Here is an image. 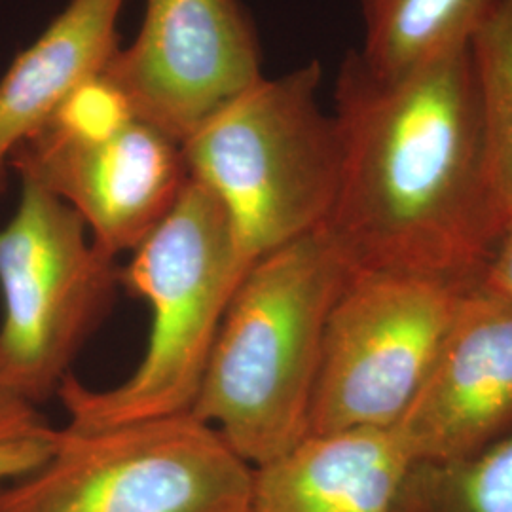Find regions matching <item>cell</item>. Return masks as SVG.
Listing matches in <instances>:
<instances>
[{
	"mask_svg": "<svg viewBox=\"0 0 512 512\" xmlns=\"http://www.w3.org/2000/svg\"><path fill=\"white\" fill-rule=\"evenodd\" d=\"M478 285L512 302V219L497 241L490 260L482 268Z\"/></svg>",
	"mask_w": 512,
	"mask_h": 512,
	"instance_id": "obj_17",
	"label": "cell"
},
{
	"mask_svg": "<svg viewBox=\"0 0 512 512\" xmlns=\"http://www.w3.org/2000/svg\"><path fill=\"white\" fill-rule=\"evenodd\" d=\"M395 512H512V431L471 458L412 465Z\"/></svg>",
	"mask_w": 512,
	"mask_h": 512,
	"instance_id": "obj_14",
	"label": "cell"
},
{
	"mask_svg": "<svg viewBox=\"0 0 512 512\" xmlns=\"http://www.w3.org/2000/svg\"><path fill=\"white\" fill-rule=\"evenodd\" d=\"M239 249L219 198L188 179L177 203L120 266V283L152 313L147 348L122 384L95 389L73 374L57 397L65 427L95 431L129 421L188 414L222 319L253 266Z\"/></svg>",
	"mask_w": 512,
	"mask_h": 512,
	"instance_id": "obj_3",
	"label": "cell"
},
{
	"mask_svg": "<svg viewBox=\"0 0 512 512\" xmlns=\"http://www.w3.org/2000/svg\"><path fill=\"white\" fill-rule=\"evenodd\" d=\"M412 465L475 456L512 431V302L476 283L391 427Z\"/></svg>",
	"mask_w": 512,
	"mask_h": 512,
	"instance_id": "obj_10",
	"label": "cell"
},
{
	"mask_svg": "<svg viewBox=\"0 0 512 512\" xmlns=\"http://www.w3.org/2000/svg\"><path fill=\"white\" fill-rule=\"evenodd\" d=\"M253 465L196 416L61 427L52 456L0 484V512H249Z\"/></svg>",
	"mask_w": 512,
	"mask_h": 512,
	"instance_id": "obj_5",
	"label": "cell"
},
{
	"mask_svg": "<svg viewBox=\"0 0 512 512\" xmlns=\"http://www.w3.org/2000/svg\"><path fill=\"white\" fill-rule=\"evenodd\" d=\"M101 74L139 120L179 145L264 78L239 0H147L139 35Z\"/></svg>",
	"mask_w": 512,
	"mask_h": 512,
	"instance_id": "obj_8",
	"label": "cell"
},
{
	"mask_svg": "<svg viewBox=\"0 0 512 512\" xmlns=\"http://www.w3.org/2000/svg\"><path fill=\"white\" fill-rule=\"evenodd\" d=\"M321 65L262 78L183 145L190 179L224 205L251 262L323 226L340 179L334 114L319 105Z\"/></svg>",
	"mask_w": 512,
	"mask_h": 512,
	"instance_id": "obj_4",
	"label": "cell"
},
{
	"mask_svg": "<svg viewBox=\"0 0 512 512\" xmlns=\"http://www.w3.org/2000/svg\"><path fill=\"white\" fill-rule=\"evenodd\" d=\"M476 277L355 270L330 311L310 431L389 429L431 372Z\"/></svg>",
	"mask_w": 512,
	"mask_h": 512,
	"instance_id": "obj_7",
	"label": "cell"
},
{
	"mask_svg": "<svg viewBox=\"0 0 512 512\" xmlns=\"http://www.w3.org/2000/svg\"><path fill=\"white\" fill-rule=\"evenodd\" d=\"M8 165L76 211L93 243L112 258L147 239L190 179L183 147L139 118L103 133L44 124Z\"/></svg>",
	"mask_w": 512,
	"mask_h": 512,
	"instance_id": "obj_9",
	"label": "cell"
},
{
	"mask_svg": "<svg viewBox=\"0 0 512 512\" xmlns=\"http://www.w3.org/2000/svg\"><path fill=\"white\" fill-rule=\"evenodd\" d=\"M124 0H71L0 80V179L12 152L120 48Z\"/></svg>",
	"mask_w": 512,
	"mask_h": 512,
	"instance_id": "obj_12",
	"label": "cell"
},
{
	"mask_svg": "<svg viewBox=\"0 0 512 512\" xmlns=\"http://www.w3.org/2000/svg\"><path fill=\"white\" fill-rule=\"evenodd\" d=\"M499 0H361L365 44L357 52L378 76L418 71L473 42Z\"/></svg>",
	"mask_w": 512,
	"mask_h": 512,
	"instance_id": "obj_13",
	"label": "cell"
},
{
	"mask_svg": "<svg viewBox=\"0 0 512 512\" xmlns=\"http://www.w3.org/2000/svg\"><path fill=\"white\" fill-rule=\"evenodd\" d=\"M323 228L258 258L222 319L190 414L258 467L310 431L330 311L353 274Z\"/></svg>",
	"mask_w": 512,
	"mask_h": 512,
	"instance_id": "obj_2",
	"label": "cell"
},
{
	"mask_svg": "<svg viewBox=\"0 0 512 512\" xmlns=\"http://www.w3.org/2000/svg\"><path fill=\"white\" fill-rule=\"evenodd\" d=\"M59 429L38 408L0 404V484L31 475L54 452Z\"/></svg>",
	"mask_w": 512,
	"mask_h": 512,
	"instance_id": "obj_16",
	"label": "cell"
},
{
	"mask_svg": "<svg viewBox=\"0 0 512 512\" xmlns=\"http://www.w3.org/2000/svg\"><path fill=\"white\" fill-rule=\"evenodd\" d=\"M2 190H4V177L0 179V194H2Z\"/></svg>",
	"mask_w": 512,
	"mask_h": 512,
	"instance_id": "obj_18",
	"label": "cell"
},
{
	"mask_svg": "<svg viewBox=\"0 0 512 512\" xmlns=\"http://www.w3.org/2000/svg\"><path fill=\"white\" fill-rule=\"evenodd\" d=\"M334 103L340 179L319 228L353 270L478 279L511 213L488 152L471 44L397 78L351 52Z\"/></svg>",
	"mask_w": 512,
	"mask_h": 512,
	"instance_id": "obj_1",
	"label": "cell"
},
{
	"mask_svg": "<svg viewBox=\"0 0 512 512\" xmlns=\"http://www.w3.org/2000/svg\"><path fill=\"white\" fill-rule=\"evenodd\" d=\"M19 181L0 228V404L38 408L59 393L122 283L118 258L93 243L76 211Z\"/></svg>",
	"mask_w": 512,
	"mask_h": 512,
	"instance_id": "obj_6",
	"label": "cell"
},
{
	"mask_svg": "<svg viewBox=\"0 0 512 512\" xmlns=\"http://www.w3.org/2000/svg\"><path fill=\"white\" fill-rule=\"evenodd\" d=\"M471 48L488 152L512 219V0L495 4Z\"/></svg>",
	"mask_w": 512,
	"mask_h": 512,
	"instance_id": "obj_15",
	"label": "cell"
},
{
	"mask_svg": "<svg viewBox=\"0 0 512 512\" xmlns=\"http://www.w3.org/2000/svg\"><path fill=\"white\" fill-rule=\"evenodd\" d=\"M410 467L391 427L308 435L253 467L249 512H395Z\"/></svg>",
	"mask_w": 512,
	"mask_h": 512,
	"instance_id": "obj_11",
	"label": "cell"
}]
</instances>
